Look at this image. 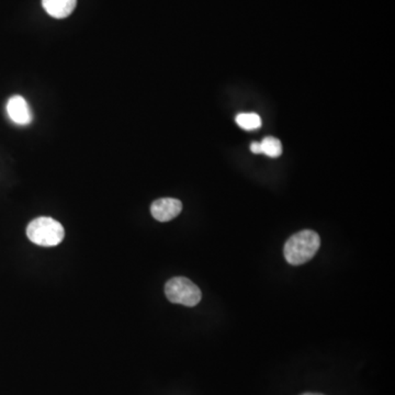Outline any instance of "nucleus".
Segmentation results:
<instances>
[{"label":"nucleus","mask_w":395,"mask_h":395,"mask_svg":"<svg viewBox=\"0 0 395 395\" xmlns=\"http://www.w3.org/2000/svg\"><path fill=\"white\" fill-rule=\"evenodd\" d=\"M251 151L254 154H261V147L259 142H253L252 145H251Z\"/></svg>","instance_id":"1a4fd4ad"},{"label":"nucleus","mask_w":395,"mask_h":395,"mask_svg":"<svg viewBox=\"0 0 395 395\" xmlns=\"http://www.w3.org/2000/svg\"><path fill=\"white\" fill-rule=\"evenodd\" d=\"M77 0H42V6L48 15L56 19L70 17L76 8Z\"/></svg>","instance_id":"423d86ee"},{"label":"nucleus","mask_w":395,"mask_h":395,"mask_svg":"<svg viewBox=\"0 0 395 395\" xmlns=\"http://www.w3.org/2000/svg\"><path fill=\"white\" fill-rule=\"evenodd\" d=\"M182 210V204L173 198H163L153 202L151 214L155 220L159 222H168L179 216Z\"/></svg>","instance_id":"20e7f679"},{"label":"nucleus","mask_w":395,"mask_h":395,"mask_svg":"<svg viewBox=\"0 0 395 395\" xmlns=\"http://www.w3.org/2000/svg\"><path fill=\"white\" fill-rule=\"evenodd\" d=\"M261 154L268 157L275 158L283 154V145L278 139L273 137H267L260 142Z\"/></svg>","instance_id":"0eeeda50"},{"label":"nucleus","mask_w":395,"mask_h":395,"mask_svg":"<svg viewBox=\"0 0 395 395\" xmlns=\"http://www.w3.org/2000/svg\"><path fill=\"white\" fill-rule=\"evenodd\" d=\"M236 123L246 131H253L261 127V117L256 113H240L236 117Z\"/></svg>","instance_id":"6e6552de"},{"label":"nucleus","mask_w":395,"mask_h":395,"mask_svg":"<svg viewBox=\"0 0 395 395\" xmlns=\"http://www.w3.org/2000/svg\"><path fill=\"white\" fill-rule=\"evenodd\" d=\"M165 293L170 302L189 307H196L202 297L199 288L184 277L170 279L166 283Z\"/></svg>","instance_id":"7ed1b4c3"},{"label":"nucleus","mask_w":395,"mask_h":395,"mask_svg":"<svg viewBox=\"0 0 395 395\" xmlns=\"http://www.w3.org/2000/svg\"><path fill=\"white\" fill-rule=\"evenodd\" d=\"M26 236L38 246H58L64 240L65 231L58 221L42 216L30 222L26 228Z\"/></svg>","instance_id":"f03ea898"},{"label":"nucleus","mask_w":395,"mask_h":395,"mask_svg":"<svg viewBox=\"0 0 395 395\" xmlns=\"http://www.w3.org/2000/svg\"><path fill=\"white\" fill-rule=\"evenodd\" d=\"M321 246L317 233L311 230L301 231L290 237L285 245V258L293 266H299L311 260Z\"/></svg>","instance_id":"f257e3e1"},{"label":"nucleus","mask_w":395,"mask_h":395,"mask_svg":"<svg viewBox=\"0 0 395 395\" xmlns=\"http://www.w3.org/2000/svg\"><path fill=\"white\" fill-rule=\"evenodd\" d=\"M303 395H323V394H316V393H305Z\"/></svg>","instance_id":"9d476101"},{"label":"nucleus","mask_w":395,"mask_h":395,"mask_svg":"<svg viewBox=\"0 0 395 395\" xmlns=\"http://www.w3.org/2000/svg\"><path fill=\"white\" fill-rule=\"evenodd\" d=\"M7 113L10 120L16 125H28L31 123V109L22 96H14L8 100Z\"/></svg>","instance_id":"39448f33"}]
</instances>
